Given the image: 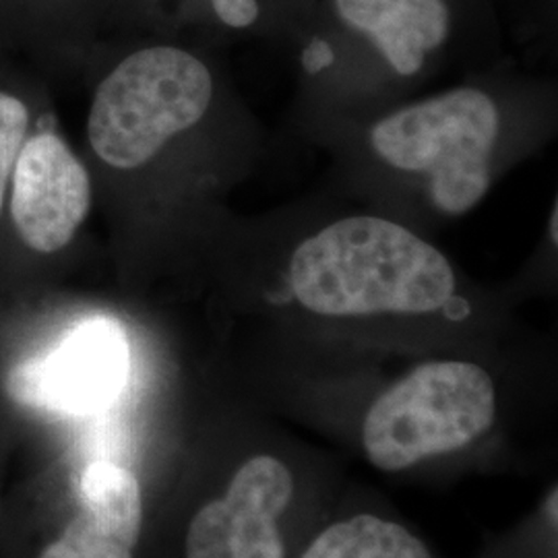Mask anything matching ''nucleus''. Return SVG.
<instances>
[{
  "mask_svg": "<svg viewBox=\"0 0 558 558\" xmlns=\"http://www.w3.org/2000/svg\"><path fill=\"white\" fill-rule=\"evenodd\" d=\"M214 96L203 60L174 46L143 48L101 81L87 120V137L101 161L133 170L197 124Z\"/></svg>",
  "mask_w": 558,
  "mask_h": 558,
  "instance_id": "obj_2",
  "label": "nucleus"
},
{
  "mask_svg": "<svg viewBox=\"0 0 558 558\" xmlns=\"http://www.w3.org/2000/svg\"><path fill=\"white\" fill-rule=\"evenodd\" d=\"M300 558H433L396 521L360 513L329 525Z\"/></svg>",
  "mask_w": 558,
  "mask_h": 558,
  "instance_id": "obj_10",
  "label": "nucleus"
},
{
  "mask_svg": "<svg viewBox=\"0 0 558 558\" xmlns=\"http://www.w3.org/2000/svg\"><path fill=\"white\" fill-rule=\"evenodd\" d=\"M294 497L288 465L271 456L246 459L221 499L191 519L186 558H286L278 521Z\"/></svg>",
  "mask_w": 558,
  "mask_h": 558,
  "instance_id": "obj_6",
  "label": "nucleus"
},
{
  "mask_svg": "<svg viewBox=\"0 0 558 558\" xmlns=\"http://www.w3.org/2000/svg\"><path fill=\"white\" fill-rule=\"evenodd\" d=\"M129 373V341L119 323L83 320L46 354L25 360L9 375L21 405L57 414L98 412L119 396Z\"/></svg>",
  "mask_w": 558,
  "mask_h": 558,
  "instance_id": "obj_5",
  "label": "nucleus"
},
{
  "mask_svg": "<svg viewBox=\"0 0 558 558\" xmlns=\"http://www.w3.org/2000/svg\"><path fill=\"white\" fill-rule=\"evenodd\" d=\"M80 513L60 538L83 558H135L143 525L140 480L112 461H94L80 482Z\"/></svg>",
  "mask_w": 558,
  "mask_h": 558,
  "instance_id": "obj_9",
  "label": "nucleus"
},
{
  "mask_svg": "<svg viewBox=\"0 0 558 558\" xmlns=\"http://www.w3.org/2000/svg\"><path fill=\"white\" fill-rule=\"evenodd\" d=\"M333 60H336V52L331 44L319 36L308 41V46L302 52V64L308 73H319L323 69L331 66Z\"/></svg>",
  "mask_w": 558,
  "mask_h": 558,
  "instance_id": "obj_13",
  "label": "nucleus"
},
{
  "mask_svg": "<svg viewBox=\"0 0 558 558\" xmlns=\"http://www.w3.org/2000/svg\"><path fill=\"white\" fill-rule=\"evenodd\" d=\"M89 205L87 170L64 141L40 133L23 143L13 168L11 216L32 251L59 253L80 230Z\"/></svg>",
  "mask_w": 558,
  "mask_h": 558,
  "instance_id": "obj_7",
  "label": "nucleus"
},
{
  "mask_svg": "<svg viewBox=\"0 0 558 558\" xmlns=\"http://www.w3.org/2000/svg\"><path fill=\"white\" fill-rule=\"evenodd\" d=\"M290 286L323 317L428 315L456 292L447 257L396 221L339 220L300 242Z\"/></svg>",
  "mask_w": 558,
  "mask_h": 558,
  "instance_id": "obj_1",
  "label": "nucleus"
},
{
  "mask_svg": "<svg viewBox=\"0 0 558 558\" xmlns=\"http://www.w3.org/2000/svg\"><path fill=\"white\" fill-rule=\"evenodd\" d=\"M333 15L364 36L398 75H416L451 36L449 0H331Z\"/></svg>",
  "mask_w": 558,
  "mask_h": 558,
  "instance_id": "obj_8",
  "label": "nucleus"
},
{
  "mask_svg": "<svg viewBox=\"0 0 558 558\" xmlns=\"http://www.w3.org/2000/svg\"><path fill=\"white\" fill-rule=\"evenodd\" d=\"M209 4L216 17L232 29L251 27L259 20V0H209Z\"/></svg>",
  "mask_w": 558,
  "mask_h": 558,
  "instance_id": "obj_12",
  "label": "nucleus"
},
{
  "mask_svg": "<svg viewBox=\"0 0 558 558\" xmlns=\"http://www.w3.org/2000/svg\"><path fill=\"white\" fill-rule=\"evenodd\" d=\"M495 416L497 389L478 364L426 362L375 399L362 445L380 472H403L422 459L472 445L488 433Z\"/></svg>",
  "mask_w": 558,
  "mask_h": 558,
  "instance_id": "obj_3",
  "label": "nucleus"
},
{
  "mask_svg": "<svg viewBox=\"0 0 558 558\" xmlns=\"http://www.w3.org/2000/svg\"><path fill=\"white\" fill-rule=\"evenodd\" d=\"M29 126V114L23 101L15 96L0 92V211L7 195L9 180L13 177V168L25 143Z\"/></svg>",
  "mask_w": 558,
  "mask_h": 558,
  "instance_id": "obj_11",
  "label": "nucleus"
},
{
  "mask_svg": "<svg viewBox=\"0 0 558 558\" xmlns=\"http://www.w3.org/2000/svg\"><path fill=\"white\" fill-rule=\"evenodd\" d=\"M499 126L490 96L463 87L380 120L371 131V145L389 166L426 174L435 207L461 216L478 205L490 186Z\"/></svg>",
  "mask_w": 558,
  "mask_h": 558,
  "instance_id": "obj_4",
  "label": "nucleus"
},
{
  "mask_svg": "<svg viewBox=\"0 0 558 558\" xmlns=\"http://www.w3.org/2000/svg\"><path fill=\"white\" fill-rule=\"evenodd\" d=\"M38 558H83L75 546H71L64 538H57L44 546Z\"/></svg>",
  "mask_w": 558,
  "mask_h": 558,
  "instance_id": "obj_14",
  "label": "nucleus"
},
{
  "mask_svg": "<svg viewBox=\"0 0 558 558\" xmlns=\"http://www.w3.org/2000/svg\"><path fill=\"white\" fill-rule=\"evenodd\" d=\"M557 216H558V209L555 207L553 209V226H550V236H553V242L557 244L558 242V234H557Z\"/></svg>",
  "mask_w": 558,
  "mask_h": 558,
  "instance_id": "obj_15",
  "label": "nucleus"
}]
</instances>
